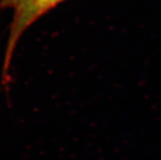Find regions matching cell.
<instances>
[{
  "label": "cell",
  "mask_w": 161,
  "mask_h": 160,
  "mask_svg": "<svg viewBox=\"0 0 161 160\" xmlns=\"http://www.w3.org/2000/svg\"><path fill=\"white\" fill-rule=\"evenodd\" d=\"M65 0H0V8L11 10L13 18L2 66V83H10V69L19 41L28 28Z\"/></svg>",
  "instance_id": "1"
}]
</instances>
